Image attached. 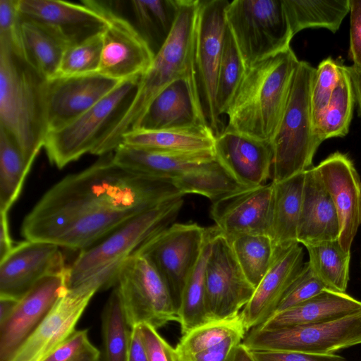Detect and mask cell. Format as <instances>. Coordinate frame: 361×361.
Segmentation results:
<instances>
[{"mask_svg":"<svg viewBox=\"0 0 361 361\" xmlns=\"http://www.w3.org/2000/svg\"><path fill=\"white\" fill-rule=\"evenodd\" d=\"M69 267L42 278L0 322V361H11L68 288Z\"/></svg>","mask_w":361,"mask_h":361,"instance_id":"16","label":"cell"},{"mask_svg":"<svg viewBox=\"0 0 361 361\" xmlns=\"http://www.w3.org/2000/svg\"><path fill=\"white\" fill-rule=\"evenodd\" d=\"M142 345L147 361H178L176 350L147 324L138 325Z\"/></svg>","mask_w":361,"mask_h":361,"instance_id":"46","label":"cell"},{"mask_svg":"<svg viewBox=\"0 0 361 361\" xmlns=\"http://www.w3.org/2000/svg\"><path fill=\"white\" fill-rule=\"evenodd\" d=\"M355 94L344 65H340V78L329 104L318 122L315 131L323 142L347 135L352 118Z\"/></svg>","mask_w":361,"mask_h":361,"instance_id":"38","label":"cell"},{"mask_svg":"<svg viewBox=\"0 0 361 361\" xmlns=\"http://www.w3.org/2000/svg\"><path fill=\"white\" fill-rule=\"evenodd\" d=\"M214 151L216 159L247 188L264 185L271 176L270 142L224 129L216 136Z\"/></svg>","mask_w":361,"mask_h":361,"instance_id":"23","label":"cell"},{"mask_svg":"<svg viewBox=\"0 0 361 361\" xmlns=\"http://www.w3.org/2000/svg\"><path fill=\"white\" fill-rule=\"evenodd\" d=\"M85 1L102 13L107 20L102 33L99 73L118 82L140 78L154 57L147 41L133 25L115 12L106 2Z\"/></svg>","mask_w":361,"mask_h":361,"instance_id":"15","label":"cell"},{"mask_svg":"<svg viewBox=\"0 0 361 361\" xmlns=\"http://www.w3.org/2000/svg\"><path fill=\"white\" fill-rule=\"evenodd\" d=\"M226 20L247 70L288 49L293 37L283 0H234Z\"/></svg>","mask_w":361,"mask_h":361,"instance_id":"8","label":"cell"},{"mask_svg":"<svg viewBox=\"0 0 361 361\" xmlns=\"http://www.w3.org/2000/svg\"><path fill=\"white\" fill-rule=\"evenodd\" d=\"M183 195L170 181L119 166L113 152L51 187L25 216L21 234L80 251L134 216Z\"/></svg>","mask_w":361,"mask_h":361,"instance_id":"1","label":"cell"},{"mask_svg":"<svg viewBox=\"0 0 361 361\" xmlns=\"http://www.w3.org/2000/svg\"><path fill=\"white\" fill-rule=\"evenodd\" d=\"M204 282L209 321L237 316L255 290L243 272L231 242L216 226L205 264Z\"/></svg>","mask_w":361,"mask_h":361,"instance_id":"14","label":"cell"},{"mask_svg":"<svg viewBox=\"0 0 361 361\" xmlns=\"http://www.w3.org/2000/svg\"><path fill=\"white\" fill-rule=\"evenodd\" d=\"M227 0H200L193 44V76L201 111L207 125L217 136L220 116L216 90L224 32Z\"/></svg>","mask_w":361,"mask_h":361,"instance_id":"11","label":"cell"},{"mask_svg":"<svg viewBox=\"0 0 361 361\" xmlns=\"http://www.w3.org/2000/svg\"><path fill=\"white\" fill-rule=\"evenodd\" d=\"M19 300L0 297V322L4 321L12 312Z\"/></svg>","mask_w":361,"mask_h":361,"instance_id":"54","label":"cell"},{"mask_svg":"<svg viewBox=\"0 0 361 361\" xmlns=\"http://www.w3.org/2000/svg\"><path fill=\"white\" fill-rule=\"evenodd\" d=\"M299 61L290 47L247 70L226 114L225 129L271 142Z\"/></svg>","mask_w":361,"mask_h":361,"instance_id":"3","label":"cell"},{"mask_svg":"<svg viewBox=\"0 0 361 361\" xmlns=\"http://www.w3.org/2000/svg\"><path fill=\"white\" fill-rule=\"evenodd\" d=\"M255 361H349L335 354H310L297 352L250 350Z\"/></svg>","mask_w":361,"mask_h":361,"instance_id":"47","label":"cell"},{"mask_svg":"<svg viewBox=\"0 0 361 361\" xmlns=\"http://www.w3.org/2000/svg\"><path fill=\"white\" fill-rule=\"evenodd\" d=\"M245 335L238 334L228 337L220 343L198 353L192 361H228L233 348L243 341Z\"/></svg>","mask_w":361,"mask_h":361,"instance_id":"49","label":"cell"},{"mask_svg":"<svg viewBox=\"0 0 361 361\" xmlns=\"http://www.w3.org/2000/svg\"><path fill=\"white\" fill-rule=\"evenodd\" d=\"M202 125L207 123L192 75L178 78L164 88L151 102L136 128L164 130Z\"/></svg>","mask_w":361,"mask_h":361,"instance_id":"24","label":"cell"},{"mask_svg":"<svg viewBox=\"0 0 361 361\" xmlns=\"http://www.w3.org/2000/svg\"><path fill=\"white\" fill-rule=\"evenodd\" d=\"M335 205L340 225L338 242L345 252L361 224V180L347 154L336 152L317 166Z\"/></svg>","mask_w":361,"mask_h":361,"instance_id":"20","label":"cell"},{"mask_svg":"<svg viewBox=\"0 0 361 361\" xmlns=\"http://www.w3.org/2000/svg\"><path fill=\"white\" fill-rule=\"evenodd\" d=\"M316 68L300 61L287 102L271 145L272 183L285 180L312 167L313 157L322 141L316 133L311 90Z\"/></svg>","mask_w":361,"mask_h":361,"instance_id":"5","label":"cell"},{"mask_svg":"<svg viewBox=\"0 0 361 361\" xmlns=\"http://www.w3.org/2000/svg\"><path fill=\"white\" fill-rule=\"evenodd\" d=\"M304 179L305 172L279 183L271 182L274 197L270 238L275 248L298 242Z\"/></svg>","mask_w":361,"mask_h":361,"instance_id":"29","label":"cell"},{"mask_svg":"<svg viewBox=\"0 0 361 361\" xmlns=\"http://www.w3.org/2000/svg\"><path fill=\"white\" fill-rule=\"evenodd\" d=\"M48 80L25 59L0 45V128L31 169L49 133Z\"/></svg>","mask_w":361,"mask_h":361,"instance_id":"2","label":"cell"},{"mask_svg":"<svg viewBox=\"0 0 361 361\" xmlns=\"http://www.w3.org/2000/svg\"><path fill=\"white\" fill-rule=\"evenodd\" d=\"M0 45L8 47L26 60L18 0H0Z\"/></svg>","mask_w":361,"mask_h":361,"instance_id":"45","label":"cell"},{"mask_svg":"<svg viewBox=\"0 0 361 361\" xmlns=\"http://www.w3.org/2000/svg\"><path fill=\"white\" fill-rule=\"evenodd\" d=\"M102 33L68 46L54 78L99 73L102 47Z\"/></svg>","mask_w":361,"mask_h":361,"instance_id":"41","label":"cell"},{"mask_svg":"<svg viewBox=\"0 0 361 361\" xmlns=\"http://www.w3.org/2000/svg\"><path fill=\"white\" fill-rule=\"evenodd\" d=\"M216 135L207 125L190 128L145 130L126 133L121 143L132 147L176 154L214 152Z\"/></svg>","mask_w":361,"mask_h":361,"instance_id":"28","label":"cell"},{"mask_svg":"<svg viewBox=\"0 0 361 361\" xmlns=\"http://www.w3.org/2000/svg\"><path fill=\"white\" fill-rule=\"evenodd\" d=\"M120 82L99 73L49 80L47 92L49 130L58 129L82 115Z\"/></svg>","mask_w":361,"mask_h":361,"instance_id":"22","label":"cell"},{"mask_svg":"<svg viewBox=\"0 0 361 361\" xmlns=\"http://www.w3.org/2000/svg\"><path fill=\"white\" fill-rule=\"evenodd\" d=\"M13 240L8 226V212H1L0 219V261L6 257L13 249Z\"/></svg>","mask_w":361,"mask_h":361,"instance_id":"50","label":"cell"},{"mask_svg":"<svg viewBox=\"0 0 361 361\" xmlns=\"http://www.w3.org/2000/svg\"><path fill=\"white\" fill-rule=\"evenodd\" d=\"M340 225L333 200L316 166L305 171L297 240L305 246L338 239Z\"/></svg>","mask_w":361,"mask_h":361,"instance_id":"25","label":"cell"},{"mask_svg":"<svg viewBox=\"0 0 361 361\" xmlns=\"http://www.w3.org/2000/svg\"><path fill=\"white\" fill-rule=\"evenodd\" d=\"M361 311V301L345 293L324 289L313 298L279 312L256 326L274 329L300 325L329 322Z\"/></svg>","mask_w":361,"mask_h":361,"instance_id":"26","label":"cell"},{"mask_svg":"<svg viewBox=\"0 0 361 361\" xmlns=\"http://www.w3.org/2000/svg\"><path fill=\"white\" fill-rule=\"evenodd\" d=\"M341 63L329 57L316 68L311 90L314 128L326 111L340 78Z\"/></svg>","mask_w":361,"mask_h":361,"instance_id":"42","label":"cell"},{"mask_svg":"<svg viewBox=\"0 0 361 361\" xmlns=\"http://www.w3.org/2000/svg\"><path fill=\"white\" fill-rule=\"evenodd\" d=\"M183 196L167 200L128 220L106 237L82 250L69 266L68 288H74L104 269L120 265L149 238L175 221Z\"/></svg>","mask_w":361,"mask_h":361,"instance_id":"7","label":"cell"},{"mask_svg":"<svg viewBox=\"0 0 361 361\" xmlns=\"http://www.w3.org/2000/svg\"><path fill=\"white\" fill-rule=\"evenodd\" d=\"M353 86L355 98L357 100L360 110L361 111V69L355 66H344Z\"/></svg>","mask_w":361,"mask_h":361,"instance_id":"52","label":"cell"},{"mask_svg":"<svg viewBox=\"0 0 361 361\" xmlns=\"http://www.w3.org/2000/svg\"><path fill=\"white\" fill-rule=\"evenodd\" d=\"M207 235L208 228L195 223L173 224L135 252L145 257L161 276L177 312L186 282L200 257Z\"/></svg>","mask_w":361,"mask_h":361,"instance_id":"12","label":"cell"},{"mask_svg":"<svg viewBox=\"0 0 361 361\" xmlns=\"http://www.w3.org/2000/svg\"><path fill=\"white\" fill-rule=\"evenodd\" d=\"M326 288L324 284L313 271L310 263L305 262L274 314L298 305L318 295Z\"/></svg>","mask_w":361,"mask_h":361,"instance_id":"44","label":"cell"},{"mask_svg":"<svg viewBox=\"0 0 361 361\" xmlns=\"http://www.w3.org/2000/svg\"><path fill=\"white\" fill-rule=\"evenodd\" d=\"M140 79L121 82L82 115L49 131L43 148L50 163L62 169L86 154L95 155L130 105Z\"/></svg>","mask_w":361,"mask_h":361,"instance_id":"6","label":"cell"},{"mask_svg":"<svg viewBox=\"0 0 361 361\" xmlns=\"http://www.w3.org/2000/svg\"><path fill=\"white\" fill-rule=\"evenodd\" d=\"M231 242L238 262L248 281L256 288L269 270L275 252L270 236L244 235Z\"/></svg>","mask_w":361,"mask_h":361,"instance_id":"40","label":"cell"},{"mask_svg":"<svg viewBox=\"0 0 361 361\" xmlns=\"http://www.w3.org/2000/svg\"><path fill=\"white\" fill-rule=\"evenodd\" d=\"M30 169L13 139L0 128V212L18 200Z\"/></svg>","mask_w":361,"mask_h":361,"instance_id":"37","label":"cell"},{"mask_svg":"<svg viewBox=\"0 0 361 361\" xmlns=\"http://www.w3.org/2000/svg\"><path fill=\"white\" fill-rule=\"evenodd\" d=\"M214 232V226L208 228V235L200 257L183 290L178 310V322L180 325L182 335L209 322L205 309L204 270Z\"/></svg>","mask_w":361,"mask_h":361,"instance_id":"34","label":"cell"},{"mask_svg":"<svg viewBox=\"0 0 361 361\" xmlns=\"http://www.w3.org/2000/svg\"><path fill=\"white\" fill-rule=\"evenodd\" d=\"M309 263L326 288L345 293L349 281L350 252L343 250L338 240L305 246Z\"/></svg>","mask_w":361,"mask_h":361,"instance_id":"35","label":"cell"},{"mask_svg":"<svg viewBox=\"0 0 361 361\" xmlns=\"http://www.w3.org/2000/svg\"><path fill=\"white\" fill-rule=\"evenodd\" d=\"M242 343L249 350L334 354L361 344V311L324 323L274 329L254 327Z\"/></svg>","mask_w":361,"mask_h":361,"instance_id":"10","label":"cell"},{"mask_svg":"<svg viewBox=\"0 0 361 361\" xmlns=\"http://www.w3.org/2000/svg\"><path fill=\"white\" fill-rule=\"evenodd\" d=\"M132 330L119 292L114 286L102 314L101 361H129Z\"/></svg>","mask_w":361,"mask_h":361,"instance_id":"33","label":"cell"},{"mask_svg":"<svg viewBox=\"0 0 361 361\" xmlns=\"http://www.w3.org/2000/svg\"><path fill=\"white\" fill-rule=\"evenodd\" d=\"M129 361H147L140 340L138 325L132 330Z\"/></svg>","mask_w":361,"mask_h":361,"instance_id":"51","label":"cell"},{"mask_svg":"<svg viewBox=\"0 0 361 361\" xmlns=\"http://www.w3.org/2000/svg\"><path fill=\"white\" fill-rule=\"evenodd\" d=\"M114 286L132 328L147 324L158 329L170 322L178 321L166 282L143 255L134 252L122 262Z\"/></svg>","mask_w":361,"mask_h":361,"instance_id":"9","label":"cell"},{"mask_svg":"<svg viewBox=\"0 0 361 361\" xmlns=\"http://www.w3.org/2000/svg\"><path fill=\"white\" fill-rule=\"evenodd\" d=\"M246 71L247 69L235 38L226 25L219 66L215 99L216 111L219 116L226 114Z\"/></svg>","mask_w":361,"mask_h":361,"instance_id":"39","label":"cell"},{"mask_svg":"<svg viewBox=\"0 0 361 361\" xmlns=\"http://www.w3.org/2000/svg\"><path fill=\"white\" fill-rule=\"evenodd\" d=\"M273 197L272 183L247 188L212 202L211 217L229 241L244 235L270 236Z\"/></svg>","mask_w":361,"mask_h":361,"instance_id":"17","label":"cell"},{"mask_svg":"<svg viewBox=\"0 0 361 361\" xmlns=\"http://www.w3.org/2000/svg\"><path fill=\"white\" fill-rule=\"evenodd\" d=\"M293 36L309 27L336 32L350 12L349 0H283Z\"/></svg>","mask_w":361,"mask_h":361,"instance_id":"31","label":"cell"},{"mask_svg":"<svg viewBox=\"0 0 361 361\" xmlns=\"http://www.w3.org/2000/svg\"><path fill=\"white\" fill-rule=\"evenodd\" d=\"M350 55L353 66L361 69V0H349Z\"/></svg>","mask_w":361,"mask_h":361,"instance_id":"48","label":"cell"},{"mask_svg":"<svg viewBox=\"0 0 361 361\" xmlns=\"http://www.w3.org/2000/svg\"><path fill=\"white\" fill-rule=\"evenodd\" d=\"M21 18L34 20L52 31L68 46L103 32L104 15L82 1V4L61 0H18Z\"/></svg>","mask_w":361,"mask_h":361,"instance_id":"19","label":"cell"},{"mask_svg":"<svg viewBox=\"0 0 361 361\" xmlns=\"http://www.w3.org/2000/svg\"><path fill=\"white\" fill-rule=\"evenodd\" d=\"M246 334L240 312L233 318L209 321L182 336L175 348L178 361H192L198 353L227 338Z\"/></svg>","mask_w":361,"mask_h":361,"instance_id":"36","label":"cell"},{"mask_svg":"<svg viewBox=\"0 0 361 361\" xmlns=\"http://www.w3.org/2000/svg\"><path fill=\"white\" fill-rule=\"evenodd\" d=\"M299 244L294 242L275 248L269 270L240 312L247 332L274 314L304 264L302 247Z\"/></svg>","mask_w":361,"mask_h":361,"instance_id":"21","label":"cell"},{"mask_svg":"<svg viewBox=\"0 0 361 361\" xmlns=\"http://www.w3.org/2000/svg\"><path fill=\"white\" fill-rule=\"evenodd\" d=\"M41 361H101V353L90 342L88 329H80Z\"/></svg>","mask_w":361,"mask_h":361,"instance_id":"43","label":"cell"},{"mask_svg":"<svg viewBox=\"0 0 361 361\" xmlns=\"http://www.w3.org/2000/svg\"><path fill=\"white\" fill-rule=\"evenodd\" d=\"M114 272L107 270L78 286L68 288L11 361H41L63 343L76 330L93 295L114 286Z\"/></svg>","mask_w":361,"mask_h":361,"instance_id":"13","label":"cell"},{"mask_svg":"<svg viewBox=\"0 0 361 361\" xmlns=\"http://www.w3.org/2000/svg\"><path fill=\"white\" fill-rule=\"evenodd\" d=\"M20 18L27 61L48 81L54 79L68 45L44 25L32 20Z\"/></svg>","mask_w":361,"mask_h":361,"instance_id":"30","label":"cell"},{"mask_svg":"<svg viewBox=\"0 0 361 361\" xmlns=\"http://www.w3.org/2000/svg\"><path fill=\"white\" fill-rule=\"evenodd\" d=\"M200 3V0H180L170 35L140 78L130 105L96 155L114 152L121 145L123 135L136 128L151 102L164 88L178 78L193 75V44Z\"/></svg>","mask_w":361,"mask_h":361,"instance_id":"4","label":"cell"},{"mask_svg":"<svg viewBox=\"0 0 361 361\" xmlns=\"http://www.w3.org/2000/svg\"><path fill=\"white\" fill-rule=\"evenodd\" d=\"M180 0L130 1L138 31L155 54L162 47L175 24Z\"/></svg>","mask_w":361,"mask_h":361,"instance_id":"32","label":"cell"},{"mask_svg":"<svg viewBox=\"0 0 361 361\" xmlns=\"http://www.w3.org/2000/svg\"><path fill=\"white\" fill-rule=\"evenodd\" d=\"M228 361H255L250 351L242 343L237 345L232 350Z\"/></svg>","mask_w":361,"mask_h":361,"instance_id":"53","label":"cell"},{"mask_svg":"<svg viewBox=\"0 0 361 361\" xmlns=\"http://www.w3.org/2000/svg\"><path fill=\"white\" fill-rule=\"evenodd\" d=\"M61 247L26 240L0 261V297L20 300L42 278L65 269Z\"/></svg>","mask_w":361,"mask_h":361,"instance_id":"18","label":"cell"},{"mask_svg":"<svg viewBox=\"0 0 361 361\" xmlns=\"http://www.w3.org/2000/svg\"><path fill=\"white\" fill-rule=\"evenodd\" d=\"M121 166L149 176L174 183L200 164L214 159V152L176 154L145 150L119 145L113 152Z\"/></svg>","mask_w":361,"mask_h":361,"instance_id":"27","label":"cell"}]
</instances>
